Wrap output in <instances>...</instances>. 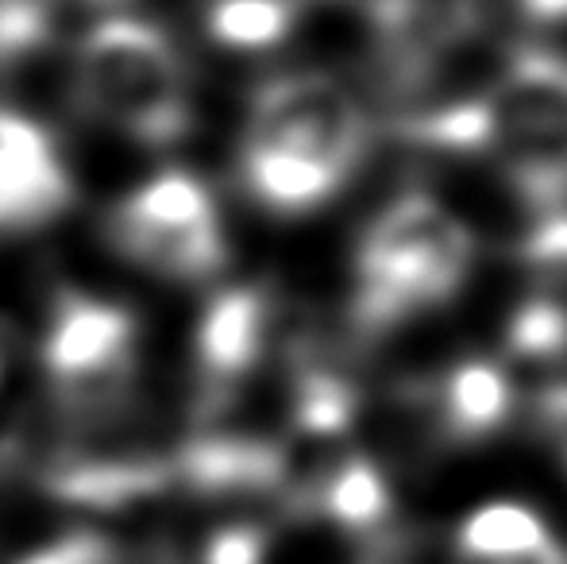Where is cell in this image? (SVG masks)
<instances>
[{
  "instance_id": "1",
  "label": "cell",
  "mask_w": 567,
  "mask_h": 564,
  "mask_svg": "<svg viewBox=\"0 0 567 564\" xmlns=\"http://www.w3.org/2000/svg\"><path fill=\"white\" fill-rule=\"evenodd\" d=\"M421 143L491 151L522 197L540 213H560L567 197V62L522 47L506 78L478 105L402 124Z\"/></svg>"
},
{
  "instance_id": "2",
  "label": "cell",
  "mask_w": 567,
  "mask_h": 564,
  "mask_svg": "<svg viewBox=\"0 0 567 564\" xmlns=\"http://www.w3.org/2000/svg\"><path fill=\"white\" fill-rule=\"evenodd\" d=\"M78 105L132 140L166 147L189 129L186 74L171 39L143 20H105L78 43Z\"/></svg>"
},
{
  "instance_id": "3",
  "label": "cell",
  "mask_w": 567,
  "mask_h": 564,
  "mask_svg": "<svg viewBox=\"0 0 567 564\" xmlns=\"http://www.w3.org/2000/svg\"><path fill=\"white\" fill-rule=\"evenodd\" d=\"M471 267V236L441 202L398 197L359 244L363 317L371 325L455 294Z\"/></svg>"
},
{
  "instance_id": "4",
  "label": "cell",
  "mask_w": 567,
  "mask_h": 564,
  "mask_svg": "<svg viewBox=\"0 0 567 564\" xmlns=\"http://www.w3.org/2000/svg\"><path fill=\"white\" fill-rule=\"evenodd\" d=\"M244 151H275L343 182L363 151V113L332 74L278 78L259 93Z\"/></svg>"
},
{
  "instance_id": "5",
  "label": "cell",
  "mask_w": 567,
  "mask_h": 564,
  "mask_svg": "<svg viewBox=\"0 0 567 564\" xmlns=\"http://www.w3.org/2000/svg\"><path fill=\"white\" fill-rule=\"evenodd\" d=\"M74 197L51 132L12 109H0V233H23L59 217Z\"/></svg>"
},
{
  "instance_id": "6",
  "label": "cell",
  "mask_w": 567,
  "mask_h": 564,
  "mask_svg": "<svg viewBox=\"0 0 567 564\" xmlns=\"http://www.w3.org/2000/svg\"><path fill=\"white\" fill-rule=\"evenodd\" d=\"M374 20L402 66L410 70L455 39L471 35L478 28V4L475 0H382L374 8Z\"/></svg>"
},
{
  "instance_id": "7",
  "label": "cell",
  "mask_w": 567,
  "mask_h": 564,
  "mask_svg": "<svg viewBox=\"0 0 567 564\" xmlns=\"http://www.w3.org/2000/svg\"><path fill=\"white\" fill-rule=\"evenodd\" d=\"M436 425L452 437H486L514 414L498 363L463 360L436 387Z\"/></svg>"
},
{
  "instance_id": "8",
  "label": "cell",
  "mask_w": 567,
  "mask_h": 564,
  "mask_svg": "<svg viewBox=\"0 0 567 564\" xmlns=\"http://www.w3.org/2000/svg\"><path fill=\"white\" fill-rule=\"evenodd\" d=\"M556 537L548 534L545 519L533 514L522 503H486L471 514L460 526V542L455 553L471 564L483 561H509L525 557V553H537L545 545H553Z\"/></svg>"
},
{
  "instance_id": "9",
  "label": "cell",
  "mask_w": 567,
  "mask_h": 564,
  "mask_svg": "<svg viewBox=\"0 0 567 564\" xmlns=\"http://www.w3.org/2000/svg\"><path fill=\"white\" fill-rule=\"evenodd\" d=\"M244 182L262 205L278 213H301L337 194L340 178L313 163L275 151H244Z\"/></svg>"
},
{
  "instance_id": "10",
  "label": "cell",
  "mask_w": 567,
  "mask_h": 564,
  "mask_svg": "<svg viewBox=\"0 0 567 564\" xmlns=\"http://www.w3.org/2000/svg\"><path fill=\"white\" fill-rule=\"evenodd\" d=\"M321 514H329L332 522H340L351 534H374L386 526L390 519V491L386 480L379 475V468L355 452L343 464V472L332 480V488L321 499Z\"/></svg>"
},
{
  "instance_id": "11",
  "label": "cell",
  "mask_w": 567,
  "mask_h": 564,
  "mask_svg": "<svg viewBox=\"0 0 567 564\" xmlns=\"http://www.w3.org/2000/svg\"><path fill=\"white\" fill-rule=\"evenodd\" d=\"M293 20L298 16L270 4V0H209L205 28L231 51H262V47L282 43Z\"/></svg>"
},
{
  "instance_id": "12",
  "label": "cell",
  "mask_w": 567,
  "mask_h": 564,
  "mask_svg": "<svg viewBox=\"0 0 567 564\" xmlns=\"http://www.w3.org/2000/svg\"><path fill=\"white\" fill-rule=\"evenodd\" d=\"M51 12L47 0H0V66H12L23 54L47 43Z\"/></svg>"
},
{
  "instance_id": "13",
  "label": "cell",
  "mask_w": 567,
  "mask_h": 564,
  "mask_svg": "<svg viewBox=\"0 0 567 564\" xmlns=\"http://www.w3.org/2000/svg\"><path fill=\"white\" fill-rule=\"evenodd\" d=\"M525 259L537 267H564L567 271V209L540 217V225L525 240Z\"/></svg>"
},
{
  "instance_id": "14",
  "label": "cell",
  "mask_w": 567,
  "mask_h": 564,
  "mask_svg": "<svg viewBox=\"0 0 567 564\" xmlns=\"http://www.w3.org/2000/svg\"><path fill=\"white\" fill-rule=\"evenodd\" d=\"M533 20H567V0H517Z\"/></svg>"
},
{
  "instance_id": "15",
  "label": "cell",
  "mask_w": 567,
  "mask_h": 564,
  "mask_svg": "<svg viewBox=\"0 0 567 564\" xmlns=\"http://www.w3.org/2000/svg\"><path fill=\"white\" fill-rule=\"evenodd\" d=\"M270 4H278V8H286V12H293V16H298L301 8L317 4V0H270Z\"/></svg>"
},
{
  "instance_id": "16",
  "label": "cell",
  "mask_w": 567,
  "mask_h": 564,
  "mask_svg": "<svg viewBox=\"0 0 567 564\" xmlns=\"http://www.w3.org/2000/svg\"><path fill=\"white\" fill-rule=\"evenodd\" d=\"M564 564H567V561H564Z\"/></svg>"
}]
</instances>
